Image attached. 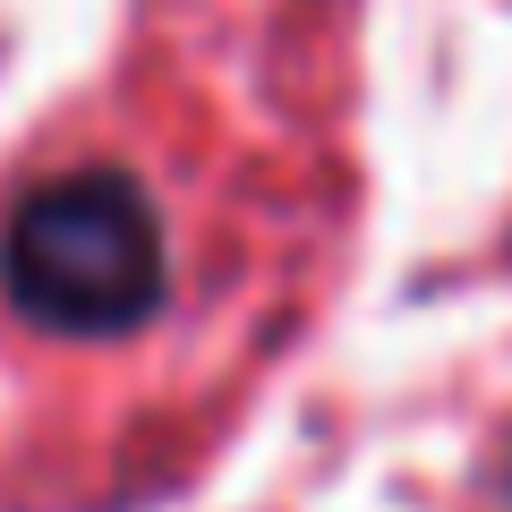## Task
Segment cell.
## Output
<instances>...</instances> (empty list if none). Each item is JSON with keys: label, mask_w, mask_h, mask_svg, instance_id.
<instances>
[{"label": "cell", "mask_w": 512, "mask_h": 512, "mask_svg": "<svg viewBox=\"0 0 512 512\" xmlns=\"http://www.w3.org/2000/svg\"><path fill=\"white\" fill-rule=\"evenodd\" d=\"M0 282L43 333H77V342L128 333L171 291L163 214L128 171H60L18 197L0 231Z\"/></svg>", "instance_id": "1"}]
</instances>
